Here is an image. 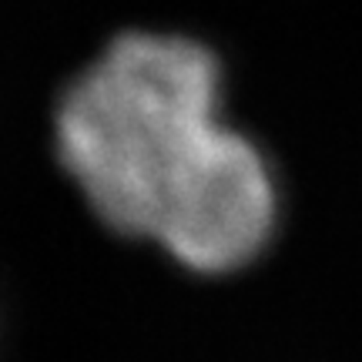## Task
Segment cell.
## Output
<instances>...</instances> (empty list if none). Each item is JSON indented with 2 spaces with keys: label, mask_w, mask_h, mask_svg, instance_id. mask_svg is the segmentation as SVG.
<instances>
[{
  "label": "cell",
  "mask_w": 362,
  "mask_h": 362,
  "mask_svg": "<svg viewBox=\"0 0 362 362\" xmlns=\"http://www.w3.org/2000/svg\"><path fill=\"white\" fill-rule=\"evenodd\" d=\"M275 218L269 161L248 138L218 124L168 185L151 238L194 272H235L265 248Z\"/></svg>",
  "instance_id": "7a4b0ae2"
},
{
  "label": "cell",
  "mask_w": 362,
  "mask_h": 362,
  "mask_svg": "<svg viewBox=\"0 0 362 362\" xmlns=\"http://www.w3.org/2000/svg\"><path fill=\"white\" fill-rule=\"evenodd\" d=\"M221 71L198 40L124 34L67 88L54 138L94 215L151 238L168 185L218 128Z\"/></svg>",
  "instance_id": "6da1fadb"
}]
</instances>
